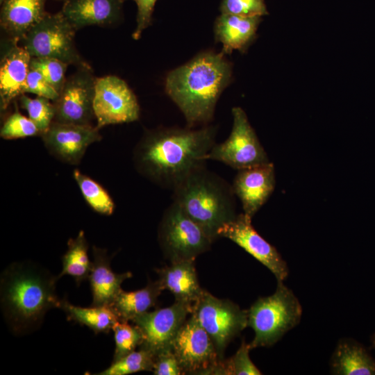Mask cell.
Here are the masks:
<instances>
[{"mask_svg": "<svg viewBox=\"0 0 375 375\" xmlns=\"http://www.w3.org/2000/svg\"><path fill=\"white\" fill-rule=\"evenodd\" d=\"M217 128L198 129L158 127L144 131L136 144L133 161L143 177L172 190L195 167L216 144Z\"/></svg>", "mask_w": 375, "mask_h": 375, "instance_id": "1", "label": "cell"}, {"mask_svg": "<svg viewBox=\"0 0 375 375\" xmlns=\"http://www.w3.org/2000/svg\"><path fill=\"white\" fill-rule=\"evenodd\" d=\"M231 77L232 65L225 55L208 51L170 71L165 90L183 114L188 127L206 126L213 119L217 101Z\"/></svg>", "mask_w": 375, "mask_h": 375, "instance_id": "2", "label": "cell"}, {"mask_svg": "<svg viewBox=\"0 0 375 375\" xmlns=\"http://www.w3.org/2000/svg\"><path fill=\"white\" fill-rule=\"evenodd\" d=\"M58 276L31 262H15L1 276V306L8 327L15 335L38 328L51 309L60 308L56 292Z\"/></svg>", "mask_w": 375, "mask_h": 375, "instance_id": "3", "label": "cell"}, {"mask_svg": "<svg viewBox=\"0 0 375 375\" xmlns=\"http://www.w3.org/2000/svg\"><path fill=\"white\" fill-rule=\"evenodd\" d=\"M173 201L215 241L218 229L236 216L232 185L208 170L193 169L172 190Z\"/></svg>", "mask_w": 375, "mask_h": 375, "instance_id": "4", "label": "cell"}, {"mask_svg": "<svg viewBox=\"0 0 375 375\" xmlns=\"http://www.w3.org/2000/svg\"><path fill=\"white\" fill-rule=\"evenodd\" d=\"M277 282L274 294L259 297L247 310V326L255 333L251 349L274 345L300 322L302 307L299 299L283 281Z\"/></svg>", "mask_w": 375, "mask_h": 375, "instance_id": "5", "label": "cell"}, {"mask_svg": "<svg viewBox=\"0 0 375 375\" xmlns=\"http://www.w3.org/2000/svg\"><path fill=\"white\" fill-rule=\"evenodd\" d=\"M76 31L61 11L47 12L20 42L31 57L54 58L77 68L92 67L76 47Z\"/></svg>", "mask_w": 375, "mask_h": 375, "instance_id": "6", "label": "cell"}, {"mask_svg": "<svg viewBox=\"0 0 375 375\" xmlns=\"http://www.w3.org/2000/svg\"><path fill=\"white\" fill-rule=\"evenodd\" d=\"M160 247L172 262L195 260L214 242L174 201L165 210L158 231Z\"/></svg>", "mask_w": 375, "mask_h": 375, "instance_id": "7", "label": "cell"}, {"mask_svg": "<svg viewBox=\"0 0 375 375\" xmlns=\"http://www.w3.org/2000/svg\"><path fill=\"white\" fill-rule=\"evenodd\" d=\"M192 314L211 338L221 359L228 344L247 327V310L206 290L193 303Z\"/></svg>", "mask_w": 375, "mask_h": 375, "instance_id": "8", "label": "cell"}, {"mask_svg": "<svg viewBox=\"0 0 375 375\" xmlns=\"http://www.w3.org/2000/svg\"><path fill=\"white\" fill-rule=\"evenodd\" d=\"M233 126L228 138L215 144L204 159L223 162L237 170L270 162L244 110L232 108Z\"/></svg>", "mask_w": 375, "mask_h": 375, "instance_id": "9", "label": "cell"}, {"mask_svg": "<svg viewBox=\"0 0 375 375\" xmlns=\"http://www.w3.org/2000/svg\"><path fill=\"white\" fill-rule=\"evenodd\" d=\"M172 350L183 374H212L222 360L211 338L192 313L175 337Z\"/></svg>", "mask_w": 375, "mask_h": 375, "instance_id": "10", "label": "cell"}, {"mask_svg": "<svg viewBox=\"0 0 375 375\" xmlns=\"http://www.w3.org/2000/svg\"><path fill=\"white\" fill-rule=\"evenodd\" d=\"M93 108L99 129L133 122L140 117L136 96L123 79L115 75L96 78Z\"/></svg>", "mask_w": 375, "mask_h": 375, "instance_id": "11", "label": "cell"}, {"mask_svg": "<svg viewBox=\"0 0 375 375\" xmlns=\"http://www.w3.org/2000/svg\"><path fill=\"white\" fill-rule=\"evenodd\" d=\"M96 78L92 67L77 68L66 78L59 97L53 102V122L77 125H92L95 118L93 102Z\"/></svg>", "mask_w": 375, "mask_h": 375, "instance_id": "12", "label": "cell"}, {"mask_svg": "<svg viewBox=\"0 0 375 375\" xmlns=\"http://www.w3.org/2000/svg\"><path fill=\"white\" fill-rule=\"evenodd\" d=\"M192 312V305L176 301L170 306L142 313L132 319L140 331V348L158 353L172 349L179 329Z\"/></svg>", "mask_w": 375, "mask_h": 375, "instance_id": "13", "label": "cell"}, {"mask_svg": "<svg viewBox=\"0 0 375 375\" xmlns=\"http://www.w3.org/2000/svg\"><path fill=\"white\" fill-rule=\"evenodd\" d=\"M219 238H225L242 247L258 261L267 267L277 281H283L289 274L286 262L277 249L255 230L251 218L244 213L238 214L231 221L217 231Z\"/></svg>", "mask_w": 375, "mask_h": 375, "instance_id": "14", "label": "cell"}, {"mask_svg": "<svg viewBox=\"0 0 375 375\" xmlns=\"http://www.w3.org/2000/svg\"><path fill=\"white\" fill-rule=\"evenodd\" d=\"M41 138L51 156L72 165L79 164L88 147L102 138L97 126L56 122H52Z\"/></svg>", "mask_w": 375, "mask_h": 375, "instance_id": "15", "label": "cell"}, {"mask_svg": "<svg viewBox=\"0 0 375 375\" xmlns=\"http://www.w3.org/2000/svg\"><path fill=\"white\" fill-rule=\"evenodd\" d=\"M19 40L10 38L1 42L0 108L4 111L10 104L24 93L30 69L31 56L19 46Z\"/></svg>", "mask_w": 375, "mask_h": 375, "instance_id": "16", "label": "cell"}, {"mask_svg": "<svg viewBox=\"0 0 375 375\" xmlns=\"http://www.w3.org/2000/svg\"><path fill=\"white\" fill-rule=\"evenodd\" d=\"M275 185V168L270 162L238 170L232 187L243 213L252 219L272 194Z\"/></svg>", "mask_w": 375, "mask_h": 375, "instance_id": "17", "label": "cell"}, {"mask_svg": "<svg viewBox=\"0 0 375 375\" xmlns=\"http://www.w3.org/2000/svg\"><path fill=\"white\" fill-rule=\"evenodd\" d=\"M125 0H65L61 12L76 31L88 26H110L122 17Z\"/></svg>", "mask_w": 375, "mask_h": 375, "instance_id": "18", "label": "cell"}, {"mask_svg": "<svg viewBox=\"0 0 375 375\" xmlns=\"http://www.w3.org/2000/svg\"><path fill=\"white\" fill-rule=\"evenodd\" d=\"M262 21L261 16L244 17L221 13L214 24L215 40L222 44L224 55L234 50L247 52L256 38V32Z\"/></svg>", "mask_w": 375, "mask_h": 375, "instance_id": "19", "label": "cell"}, {"mask_svg": "<svg viewBox=\"0 0 375 375\" xmlns=\"http://www.w3.org/2000/svg\"><path fill=\"white\" fill-rule=\"evenodd\" d=\"M92 254L88 277L92 294V306L110 305L122 290V283L133 274L131 272H114L110 266L111 257L106 249L94 246Z\"/></svg>", "mask_w": 375, "mask_h": 375, "instance_id": "20", "label": "cell"}, {"mask_svg": "<svg viewBox=\"0 0 375 375\" xmlns=\"http://www.w3.org/2000/svg\"><path fill=\"white\" fill-rule=\"evenodd\" d=\"M47 0H5L1 5L0 25L7 38L19 42L47 14Z\"/></svg>", "mask_w": 375, "mask_h": 375, "instance_id": "21", "label": "cell"}, {"mask_svg": "<svg viewBox=\"0 0 375 375\" xmlns=\"http://www.w3.org/2000/svg\"><path fill=\"white\" fill-rule=\"evenodd\" d=\"M156 271L162 288L171 292L176 301L193 305L205 291L199 284L194 260L172 262Z\"/></svg>", "mask_w": 375, "mask_h": 375, "instance_id": "22", "label": "cell"}, {"mask_svg": "<svg viewBox=\"0 0 375 375\" xmlns=\"http://www.w3.org/2000/svg\"><path fill=\"white\" fill-rule=\"evenodd\" d=\"M331 374L335 375H375V359L360 342L342 338L331 356Z\"/></svg>", "mask_w": 375, "mask_h": 375, "instance_id": "23", "label": "cell"}, {"mask_svg": "<svg viewBox=\"0 0 375 375\" xmlns=\"http://www.w3.org/2000/svg\"><path fill=\"white\" fill-rule=\"evenodd\" d=\"M162 290L158 280L149 281L144 288L135 291L126 292L122 289L110 306L119 321L131 322L155 306Z\"/></svg>", "mask_w": 375, "mask_h": 375, "instance_id": "24", "label": "cell"}, {"mask_svg": "<svg viewBox=\"0 0 375 375\" xmlns=\"http://www.w3.org/2000/svg\"><path fill=\"white\" fill-rule=\"evenodd\" d=\"M60 308L65 311L69 321L85 325L96 334L110 332L115 324L119 321L110 305L84 308L62 300Z\"/></svg>", "mask_w": 375, "mask_h": 375, "instance_id": "25", "label": "cell"}, {"mask_svg": "<svg viewBox=\"0 0 375 375\" xmlns=\"http://www.w3.org/2000/svg\"><path fill=\"white\" fill-rule=\"evenodd\" d=\"M62 270L58 279L69 275L78 285L88 279L92 261L88 256V243L83 231H80L74 238L67 242V250L62 257Z\"/></svg>", "mask_w": 375, "mask_h": 375, "instance_id": "26", "label": "cell"}, {"mask_svg": "<svg viewBox=\"0 0 375 375\" xmlns=\"http://www.w3.org/2000/svg\"><path fill=\"white\" fill-rule=\"evenodd\" d=\"M73 176L87 203L95 212L110 215L115 208V203L107 191L96 181L75 169Z\"/></svg>", "mask_w": 375, "mask_h": 375, "instance_id": "27", "label": "cell"}, {"mask_svg": "<svg viewBox=\"0 0 375 375\" xmlns=\"http://www.w3.org/2000/svg\"><path fill=\"white\" fill-rule=\"evenodd\" d=\"M156 356L144 349L140 348L122 358L112 361L106 369L98 375H127L143 371H153Z\"/></svg>", "mask_w": 375, "mask_h": 375, "instance_id": "28", "label": "cell"}, {"mask_svg": "<svg viewBox=\"0 0 375 375\" xmlns=\"http://www.w3.org/2000/svg\"><path fill=\"white\" fill-rule=\"evenodd\" d=\"M251 347L244 340L236 353L227 359H222L214 369L215 375H260L261 372L249 357Z\"/></svg>", "mask_w": 375, "mask_h": 375, "instance_id": "29", "label": "cell"}, {"mask_svg": "<svg viewBox=\"0 0 375 375\" xmlns=\"http://www.w3.org/2000/svg\"><path fill=\"white\" fill-rule=\"evenodd\" d=\"M18 99L21 107L27 111L28 117L36 125L41 135L53 122L56 113L53 102L42 97L32 99L25 94Z\"/></svg>", "mask_w": 375, "mask_h": 375, "instance_id": "30", "label": "cell"}, {"mask_svg": "<svg viewBox=\"0 0 375 375\" xmlns=\"http://www.w3.org/2000/svg\"><path fill=\"white\" fill-rule=\"evenodd\" d=\"M115 349L113 360H117L135 350L142 341L140 331L128 322L118 321L113 326Z\"/></svg>", "mask_w": 375, "mask_h": 375, "instance_id": "31", "label": "cell"}, {"mask_svg": "<svg viewBox=\"0 0 375 375\" xmlns=\"http://www.w3.org/2000/svg\"><path fill=\"white\" fill-rule=\"evenodd\" d=\"M40 135L36 125L29 118L22 115L15 104V110L3 122L0 136L6 140L24 138Z\"/></svg>", "mask_w": 375, "mask_h": 375, "instance_id": "32", "label": "cell"}, {"mask_svg": "<svg viewBox=\"0 0 375 375\" xmlns=\"http://www.w3.org/2000/svg\"><path fill=\"white\" fill-rule=\"evenodd\" d=\"M68 65L54 58L31 57L30 68L39 71L60 94L66 80Z\"/></svg>", "mask_w": 375, "mask_h": 375, "instance_id": "33", "label": "cell"}, {"mask_svg": "<svg viewBox=\"0 0 375 375\" xmlns=\"http://www.w3.org/2000/svg\"><path fill=\"white\" fill-rule=\"evenodd\" d=\"M221 13L244 17L263 16L269 14L265 0H222Z\"/></svg>", "mask_w": 375, "mask_h": 375, "instance_id": "34", "label": "cell"}, {"mask_svg": "<svg viewBox=\"0 0 375 375\" xmlns=\"http://www.w3.org/2000/svg\"><path fill=\"white\" fill-rule=\"evenodd\" d=\"M24 93H31L38 97H42L56 101L59 97L58 92L52 87L44 76L38 70L31 69L28 71Z\"/></svg>", "mask_w": 375, "mask_h": 375, "instance_id": "35", "label": "cell"}, {"mask_svg": "<svg viewBox=\"0 0 375 375\" xmlns=\"http://www.w3.org/2000/svg\"><path fill=\"white\" fill-rule=\"evenodd\" d=\"M152 372L155 375L183 374L172 349L163 351L156 356Z\"/></svg>", "mask_w": 375, "mask_h": 375, "instance_id": "36", "label": "cell"}, {"mask_svg": "<svg viewBox=\"0 0 375 375\" xmlns=\"http://www.w3.org/2000/svg\"><path fill=\"white\" fill-rule=\"evenodd\" d=\"M137 5L136 27L132 38L138 40L144 29L152 24V15L157 0H132Z\"/></svg>", "mask_w": 375, "mask_h": 375, "instance_id": "37", "label": "cell"}, {"mask_svg": "<svg viewBox=\"0 0 375 375\" xmlns=\"http://www.w3.org/2000/svg\"><path fill=\"white\" fill-rule=\"evenodd\" d=\"M372 347L375 349V333L371 337Z\"/></svg>", "mask_w": 375, "mask_h": 375, "instance_id": "38", "label": "cell"}, {"mask_svg": "<svg viewBox=\"0 0 375 375\" xmlns=\"http://www.w3.org/2000/svg\"><path fill=\"white\" fill-rule=\"evenodd\" d=\"M5 0H0V4H1Z\"/></svg>", "mask_w": 375, "mask_h": 375, "instance_id": "39", "label": "cell"}, {"mask_svg": "<svg viewBox=\"0 0 375 375\" xmlns=\"http://www.w3.org/2000/svg\"><path fill=\"white\" fill-rule=\"evenodd\" d=\"M57 1H64L65 0H57Z\"/></svg>", "mask_w": 375, "mask_h": 375, "instance_id": "40", "label": "cell"}]
</instances>
